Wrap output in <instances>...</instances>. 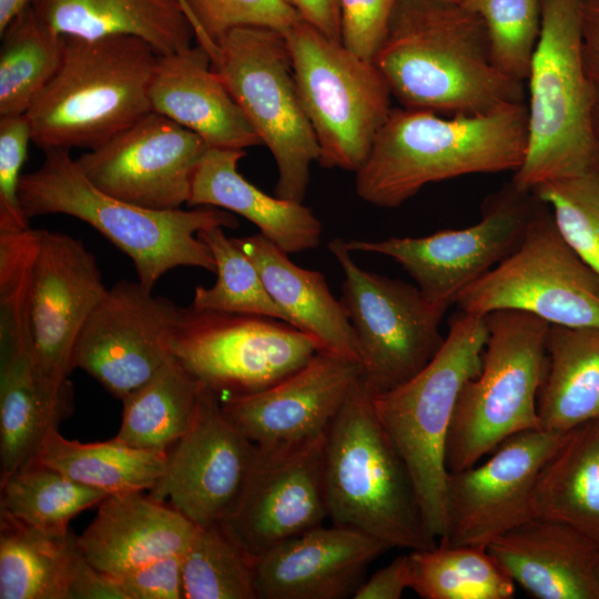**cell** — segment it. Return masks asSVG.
I'll return each mask as SVG.
<instances>
[{"mask_svg": "<svg viewBox=\"0 0 599 599\" xmlns=\"http://www.w3.org/2000/svg\"><path fill=\"white\" fill-rule=\"evenodd\" d=\"M373 62L407 109L466 115L524 102V82L494 64L483 19L459 2L396 0Z\"/></svg>", "mask_w": 599, "mask_h": 599, "instance_id": "cell-1", "label": "cell"}, {"mask_svg": "<svg viewBox=\"0 0 599 599\" xmlns=\"http://www.w3.org/2000/svg\"><path fill=\"white\" fill-rule=\"evenodd\" d=\"M527 135L524 102L450 118L392 109L355 172L356 193L372 205L397 207L429 183L475 173H515L526 154Z\"/></svg>", "mask_w": 599, "mask_h": 599, "instance_id": "cell-2", "label": "cell"}, {"mask_svg": "<svg viewBox=\"0 0 599 599\" xmlns=\"http://www.w3.org/2000/svg\"><path fill=\"white\" fill-rule=\"evenodd\" d=\"M39 169L22 174L21 209L29 220L44 214L77 217L99 231L133 262L139 281L153 288L177 266L215 273L216 265L199 233L212 226L235 229V216L223 209L160 211L116 199L98 189L69 150L50 149Z\"/></svg>", "mask_w": 599, "mask_h": 599, "instance_id": "cell-3", "label": "cell"}, {"mask_svg": "<svg viewBox=\"0 0 599 599\" xmlns=\"http://www.w3.org/2000/svg\"><path fill=\"white\" fill-rule=\"evenodd\" d=\"M60 65L26 115L34 145L93 150L152 112L159 54L131 35H63Z\"/></svg>", "mask_w": 599, "mask_h": 599, "instance_id": "cell-4", "label": "cell"}, {"mask_svg": "<svg viewBox=\"0 0 599 599\" xmlns=\"http://www.w3.org/2000/svg\"><path fill=\"white\" fill-rule=\"evenodd\" d=\"M373 397L361 376L326 432L328 518L389 549H432L438 540L426 525L409 470L377 418Z\"/></svg>", "mask_w": 599, "mask_h": 599, "instance_id": "cell-5", "label": "cell"}, {"mask_svg": "<svg viewBox=\"0 0 599 599\" xmlns=\"http://www.w3.org/2000/svg\"><path fill=\"white\" fill-rule=\"evenodd\" d=\"M582 7L583 0H542L527 79V149L511 181L521 191L577 174L599 160L592 125L597 89L582 59Z\"/></svg>", "mask_w": 599, "mask_h": 599, "instance_id": "cell-6", "label": "cell"}, {"mask_svg": "<svg viewBox=\"0 0 599 599\" xmlns=\"http://www.w3.org/2000/svg\"><path fill=\"white\" fill-rule=\"evenodd\" d=\"M486 315L459 311L434 358L403 385L373 397L375 413L412 476L422 512L439 541L446 532L445 449L458 396L478 375Z\"/></svg>", "mask_w": 599, "mask_h": 599, "instance_id": "cell-7", "label": "cell"}, {"mask_svg": "<svg viewBox=\"0 0 599 599\" xmlns=\"http://www.w3.org/2000/svg\"><path fill=\"white\" fill-rule=\"evenodd\" d=\"M486 321L481 369L460 390L448 430L447 471L470 468L511 435L539 428L550 324L512 309L491 312Z\"/></svg>", "mask_w": 599, "mask_h": 599, "instance_id": "cell-8", "label": "cell"}, {"mask_svg": "<svg viewBox=\"0 0 599 599\" xmlns=\"http://www.w3.org/2000/svg\"><path fill=\"white\" fill-rule=\"evenodd\" d=\"M294 79L315 133L318 162L358 171L389 115L390 88L370 60L301 20L283 32Z\"/></svg>", "mask_w": 599, "mask_h": 599, "instance_id": "cell-9", "label": "cell"}, {"mask_svg": "<svg viewBox=\"0 0 599 599\" xmlns=\"http://www.w3.org/2000/svg\"><path fill=\"white\" fill-rule=\"evenodd\" d=\"M212 69L274 158L276 196L303 202L319 146L301 102L282 32L235 28L215 42Z\"/></svg>", "mask_w": 599, "mask_h": 599, "instance_id": "cell-10", "label": "cell"}, {"mask_svg": "<svg viewBox=\"0 0 599 599\" xmlns=\"http://www.w3.org/2000/svg\"><path fill=\"white\" fill-rule=\"evenodd\" d=\"M455 305L479 315L512 309L550 325L599 327V276L539 202L520 245L461 291Z\"/></svg>", "mask_w": 599, "mask_h": 599, "instance_id": "cell-11", "label": "cell"}, {"mask_svg": "<svg viewBox=\"0 0 599 599\" xmlns=\"http://www.w3.org/2000/svg\"><path fill=\"white\" fill-rule=\"evenodd\" d=\"M328 248L343 273L342 298L355 332L362 378L373 396L417 375L438 353L446 309L432 304L417 286L359 267L346 241Z\"/></svg>", "mask_w": 599, "mask_h": 599, "instance_id": "cell-12", "label": "cell"}, {"mask_svg": "<svg viewBox=\"0 0 599 599\" xmlns=\"http://www.w3.org/2000/svg\"><path fill=\"white\" fill-rule=\"evenodd\" d=\"M319 348L291 324L258 315L180 307L173 356L219 396L263 390L304 366Z\"/></svg>", "mask_w": 599, "mask_h": 599, "instance_id": "cell-13", "label": "cell"}, {"mask_svg": "<svg viewBox=\"0 0 599 599\" xmlns=\"http://www.w3.org/2000/svg\"><path fill=\"white\" fill-rule=\"evenodd\" d=\"M539 201L512 183L491 195L479 222L427 236L346 241L351 251L395 260L432 304L447 311L458 294L508 257L522 242Z\"/></svg>", "mask_w": 599, "mask_h": 599, "instance_id": "cell-14", "label": "cell"}, {"mask_svg": "<svg viewBox=\"0 0 599 599\" xmlns=\"http://www.w3.org/2000/svg\"><path fill=\"white\" fill-rule=\"evenodd\" d=\"M30 329L37 375L53 399L73 403L69 375L80 332L105 295L95 256L81 240L37 230Z\"/></svg>", "mask_w": 599, "mask_h": 599, "instance_id": "cell-15", "label": "cell"}, {"mask_svg": "<svg viewBox=\"0 0 599 599\" xmlns=\"http://www.w3.org/2000/svg\"><path fill=\"white\" fill-rule=\"evenodd\" d=\"M138 282L119 281L84 323L72 366L121 402L149 382L172 357L179 306Z\"/></svg>", "mask_w": 599, "mask_h": 599, "instance_id": "cell-16", "label": "cell"}, {"mask_svg": "<svg viewBox=\"0 0 599 599\" xmlns=\"http://www.w3.org/2000/svg\"><path fill=\"white\" fill-rule=\"evenodd\" d=\"M325 437L326 434L293 444L256 445L243 490L223 520L254 558L322 526L328 518Z\"/></svg>", "mask_w": 599, "mask_h": 599, "instance_id": "cell-17", "label": "cell"}, {"mask_svg": "<svg viewBox=\"0 0 599 599\" xmlns=\"http://www.w3.org/2000/svg\"><path fill=\"white\" fill-rule=\"evenodd\" d=\"M565 434L540 428L520 432L500 443L485 463L448 471L446 532L438 544L487 548L496 537L532 518L537 477Z\"/></svg>", "mask_w": 599, "mask_h": 599, "instance_id": "cell-18", "label": "cell"}, {"mask_svg": "<svg viewBox=\"0 0 599 599\" xmlns=\"http://www.w3.org/2000/svg\"><path fill=\"white\" fill-rule=\"evenodd\" d=\"M204 140L173 120L150 112L75 161L101 191L160 211L181 209L191 197Z\"/></svg>", "mask_w": 599, "mask_h": 599, "instance_id": "cell-19", "label": "cell"}, {"mask_svg": "<svg viewBox=\"0 0 599 599\" xmlns=\"http://www.w3.org/2000/svg\"><path fill=\"white\" fill-rule=\"evenodd\" d=\"M256 445L224 415L220 396L202 384L186 433L167 451L163 475L149 496L197 526L223 521L248 477Z\"/></svg>", "mask_w": 599, "mask_h": 599, "instance_id": "cell-20", "label": "cell"}, {"mask_svg": "<svg viewBox=\"0 0 599 599\" xmlns=\"http://www.w3.org/2000/svg\"><path fill=\"white\" fill-rule=\"evenodd\" d=\"M361 374L358 362L318 351L268 388L226 397L221 406L227 419L257 446L304 441L326 434Z\"/></svg>", "mask_w": 599, "mask_h": 599, "instance_id": "cell-21", "label": "cell"}, {"mask_svg": "<svg viewBox=\"0 0 599 599\" xmlns=\"http://www.w3.org/2000/svg\"><path fill=\"white\" fill-rule=\"evenodd\" d=\"M389 548L348 526H318L284 540L256 560L260 599H343L365 581Z\"/></svg>", "mask_w": 599, "mask_h": 599, "instance_id": "cell-22", "label": "cell"}, {"mask_svg": "<svg viewBox=\"0 0 599 599\" xmlns=\"http://www.w3.org/2000/svg\"><path fill=\"white\" fill-rule=\"evenodd\" d=\"M486 549L534 598L599 599V547L565 522L532 517Z\"/></svg>", "mask_w": 599, "mask_h": 599, "instance_id": "cell-23", "label": "cell"}, {"mask_svg": "<svg viewBox=\"0 0 599 599\" xmlns=\"http://www.w3.org/2000/svg\"><path fill=\"white\" fill-rule=\"evenodd\" d=\"M197 525L142 491L111 494L77 538L79 551L100 571L120 576L152 560L179 555Z\"/></svg>", "mask_w": 599, "mask_h": 599, "instance_id": "cell-24", "label": "cell"}, {"mask_svg": "<svg viewBox=\"0 0 599 599\" xmlns=\"http://www.w3.org/2000/svg\"><path fill=\"white\" fill-rule=\"evenodd\" d=\"M150 101L152 111L194 132L209 148L245 150L262 144L200 44L159 55Z\"/></svg>", "mask_w": 599, "mask_h": 599, "instance_id": "cell-25", "label": "cell"}, {"mask_svg": "<svg viewBox=\"0 0 599 599\" xmlns=\"http://www.w3.org/2000/svg\"><path fill=\"white\" fill-rule=\"evenodd\" d=\"M0 473L6 478L37 457L45 436L64 420L73 403L51 398L39 382L30 327H0Z\"/></svg>", "mask_w": 599, "mask_h": 599, "instance_id": "cell-26", "label": "cell"}, {"mask_svg": "<svg viewBox=\"0 0 599 599\" xmlns=\"http://www.w3.org/2000/svg\"><path fill=\"white\" fill-rule=\"evenodd\" d=\"M244 150L209 148L192 181L187 205H209L244 216L260 233L287 254L312 250L321 241L322 224L302 204L271 196L237 171Z\"/></svg>", "mask_w": 599, "mask_h": 599, "instance_id": "cell-27", "label": "cell"}, {"mask_svg": "<svg viewBox=\"0 0 599 599\" xmlns=\"http://www.w3.org/2000/svg\"><path fill=\"white\" fill-rule=\"evenodd\" d=\"M233 241L255 264L267 292L286 315L288 324L311 337L319 351L359 363L352 323L343 303L331 293L323 274L297 266L286 252L261 233L233 237Z\"/></svg>", "mask_w": 599, "mask_h": 599, "instance_id": "cell-28", "label": "cell"}, {"mask_svg": "<svg viewBox=\"0 0 599 599\" xmlns=\"http://www.w3.org/2000/svg\"><path fill=\"white\" fill-rule=\"evenodd\" d=\"M37 16L62 35H131L159 55L192 47L195 32L180 0H32Z\"/></svg>", "mask_w": 599, "mask_h": 599, "instance_id": "cell-29", "label": "cell"}, {"mask_svg": "<svg viewBox=\"0 0 599 599\" xmlns=\"http://www.w3.org/2000/svg\"><path fill=\"white\" fill-rule=\"evenodd\" d=\"M530 514L565 522L599 547V420L564 435L537 477Z\"/></svg>", "mask_w": 599, "mask_h": 599, "instance_id": "cell-30", "label": "cell"}, {"mask_svg": "<svg viewBox=\"0 0 599 599\" xmlns=\"http://www.w3.org/2000/svg\"><path fill=\"white\" fill-rule=\"evenodd\" d=\"M539 428L565 434L599 420V327L550 325Z\"/></svg>", "mask_w": 599, "mask_h": 599, "instance_id": "cell-31", "label": "cell"}, {"mask_svg": "<svg viewBox=\"0 0 599 599\" xmlns=\"http://www.w3.org/2000/svg\"><path fill=\"white\" fill-rule=\"evenodd\" d=\"M71 529L47 531L0 512V598L68 599L82 558Z\"/></svg>", "mask_w": 599, "mask_h": 599, "instance_id": "cell-32", "label": "cell"}, {"mask_svg": "<svg viewBox=\"0 0 599 599\" xmlns=\"http://www.w3.org/2000/svg\"><path fill=\"white\" fill-rule=\"evenodd\" d=\"M35 459L111 495L152 489L164 473L167 451L131 447L115 437L99 443L70 440L54 428Z\"/></svg>", "mask_w": 599, "mask_h": 599, "instance_id": "cell-33", "label": "cell"}, {"mask_svg": "<svg viewBox=\"0 0 599 599\" xmlns=\"http://www.w3.org/2000/svg\"><path fill=\"white\" fill-rule=\"evenodd\" d=\"M202 384L173 356L123 400L115 438L135 448L169 451L190 428Z\"/></svg>", "mask_w": 599, "mask_h": 599, "instance_id": "cell-34", "label": "cell"}, {"mask_svg": "<svg viewBox=\"0 0 599 599\" xmlns=\"http://www.w3.org/2000/svg\"><path fill=\"white\" fill-rule=\"evenodd\" d=\"M0 116L26 114L57 72L64 37L29 6L0 33Z\"/></svg>", "mask_w": 599, "mask_h": 599, "instance_id": "cell-35", "label": "cell"}, {"mask_svg": "<svg viewBox=\"0 0 599 599\" xmlns=\"http://www.w3.org/2000/svg\"><path fill=\"white\" fill-rule=\"evenodd\" d=\"M410 587L424 599H510L515 582L486 548L445 546L408 552Z\"/></svg>", "mask_w": 599, "mask_h": 599, "instance_id": "cell-36", "label": "cell"}, {"mask_svg": "<svg viewBox=\"0 0 599 599\" xmlns=\"http://www.w3.org/2000/svg\"><path fill=\"white\" fill-rule=\"evenodd\" d=\"M0 512L47 531H65L70 520L109 496L33 459L0 480Z\"/></svg>", "mask_w": 599, "mask_h": 599, "instance_id": "cell-37", "label": "cell"}, {"mask_svg": "<svg viewBox=\"0 0 599 599\" xmlns=\"http://www.w3.org/2000/svg\"><path fill=\"white\" fill-rule=\"evenodd\" d=\"M256 560L223 521L197 526L182 556L183 599H260Z\"/></svg>", "mask_w": 599, "mask_h": 599, "instance_id": "cell-38", "label": "cell"}, {"mask_svg": "<svg viewBox=\"0 0 599 599\" xmlns=\"http://www.w3.org/2000/svg\"><path fill=\"white\" fill-rule=\"evenodd\" d=\"M222 226L199 233L216 265V281L211 287L196 286L192 307L223 313L258 315L287 323L284 312L267 292L261 274L250 257L229 238Z\"/></svg>", "mask_w": 599, "mask_h": 599, "instance_id": "cell-39", "label": "cell"}, {"mask_svg": "<svg viewBox=\"0 0 599 599\" xmlns=\"http://www.w3.org/2000/svg\"><path fill=\"white\" fill-rule=\"evenodd\" d=\"M565 241L599 276V160L586 170L537 185Z\"/></svg>", "mask_w": 599, "mask_h": 599, "instance_id": "cell-40", "label": "cell"}, {"mask_svg": "<svg viewBox=\"0 0 599 599\" xmlns=\"http://www.w3.org/2000/svg\"><path fill=\"white\" fill-rule=\"evenodd\" d=\"M484 21L494 64L524 82L541 31L542 0H463Z\"/></svg>", "mask_w": 599, "mask_h": 599, "instance_id": "cell-41", "label": "cell"}, {"mask_svg": "<svg viewBox=\"0 0 599 599\" xmlns=\"http://www.w3.org/2000/svg\"><path fill=\"white\" fill-rule=\"evenodd\" d=\"M197 44L212 58L215 42L235 28L262 27L286 31L303 20L286 0H180Z\"/></svg>", "mask_w": 599, "mask_h": 599, "instance_id": "cell-42", "label": "cell"}, {"mask_svg": "<svg viewBox=\"0 0 599 599\" xmlns=\"http://www.w3.org/2000/svg\"><path fill=\"white\" fill-rule=\"evenodd\" d=\"M32 142L26 114L0 116V230L28 227L19 200L21 169Z\"/></svg>", "mask_w": 599, "mask_h": 599, "instance_id": "cell-43", "label": "cell"}, {"mask_svg": "<svg viewBox=\"0 0 599 599\" xmlns=\"http://www.w3.org/2000/svg\"><path fill=\"white\" fill-rule=\"evenodd\" d=\"M395 2L396 0H339L343 45L373 61L386 38Z\"/></svg>", "mask_w": 599, "mask_h": 599, "instance_id": "cell-44", "label": "cell"}, {"mask_svg": "<svg viewBox=\"0 0 599 599\" xmlns=\"http://www.w3.org/2000/svg\"><path fill=\"white\" fill-rule=\"evenodd\" d=\"M182 556L162 557L115 576L125 599H183Z\"/></svg>", "mask_w": 599, "mask_h": 599, "instance_id": "cell-45", "label": "cell"}, {"mask_svg": "<svg viewBox=\"0 0 599 599\" xmlns=\"http://www.w3.org/2000/svg\"><path fill=\"white\" fill-rule=\"evenodd\" d=\"M410 587L409 555L396 557L361 585L354 599H399Z\"/></svg>", "mask_w": 599, "mask_h": 599, "instance_id": "cell-46", "label": "cell"}, {"mask_svg": "<svg viewBox=\"0 0 599 599\" xmlns=\"http://www.w3.org/2000/svg\"><path fill=\"white\" fill-rule=\"evenodd\" d=\"M68 599H125V597L113 576L100 571L82 556L74 571Z\"/></svg>", "mask_w": 599, "mask_h": 599, "instance_id": "cell-47", "label": "cell"}, {"mask_svg": "<svg viewBox=\"0 0 599 599\" xmlns=\"http://www.w3.org/2000/svg\"><path fill=\"white\" fill-rule=\"evenodd\" d=\"M301 18L333 40L341 41L339 0H286Z\"/></svg>", "mask_w": 599, "mask_h": 599, "instance_id": "cell-48", "label": "cell"}, {"mask_svg": "<svg viewBox=\"0 0 599 599\" xmlns=\"http://www.w3.org/2000/svg\"><path fill=\"white\" fill-rule=\"evenodd\" d=\"M581 39L587 75L599 90V3L583 0Z\"/></svg>", "mask_w": 599, "mask_h": 599, "instance_id": "cell-49", "label": "cell"}, {"mask_svg": "<svg viewBox=\"0 0 599 599\" xmlns=\"http://www.w3.org/2000/svg\"><path fill=\"white\" fill-rule=\"evenodd\" d=\"M31 3L32 0H0V33Z\"/></svg>", "mask_w": 599, "mask_h": 599, "instance_id": "cell-50", "label": "cell"}, {"mask_svg": "<svg viewBox=\"0 0 599 599\" xmlns=\"http://www.w3.org/2000/svg\"><path fill=\"white\" fill-rule=\"evenodd\" d=\"M592 125L597 141L599 142V90L596 92V99L592 110Z\"/></svg>", "mask_w": 599, "mask_h": 599, "instance_id": "cell-51", "label": "cell"}, {"mask_svg": "<svg viewBox=\"0 0 599 599\" xmlns=\"http://www.w3.org/2000/svg\"><path fill=\"white\" fill-rule=\"evenodd\" d=\"M448 1H454V2H461L463 0H448Z\"/></svg>", "mask_w": 599, "mask_h": 599, "instance_id": "cell-52", "label": "cell"}, {"mask_svg": "<svg viewBox=\"0 0 599 599\" xmlns=\"http://www.w3.org/2000/svg\"><path fill=\"white\" fill-rule=\"evenodd\" d=\"M587 1L599 3V0H587Z\"/></svg>", "mask_w": 599, "mask_h": 599, "instance_id": "cell-53", "label": "cell"}]
</instances>
